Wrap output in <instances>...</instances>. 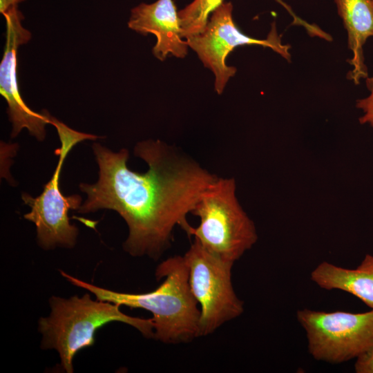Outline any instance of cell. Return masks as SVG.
<instances>
[{"instance_id":"277c9868","label":"cell","mask_w":373,"mask_h":373,"mask_svg":"<svg viewBox=\"0 0 373 373\" xmlns=\"http://www.w3.org/2000/svg\"><path fill=\"white\" fill-rule=\"evenodd\" d=\"M191 213L197 227L186 233L222 259L234 263L258 240L254 222L240 204L233 178L216 177L202 191Z\"/></svg>"},{"instance_id":"8992f818","label":"cell","mask_w":373,"mask_h":373,"mask_svg":"<svg viewBox=\"0 0 373 373\" xmlns=\"http://www.w3.org/2000/svg\"><path fill=\"white\" fill-rule=\"evenodd\" d=\"M183 256L190 289L200 307V336H205L244 312V303L232 284L234 263L212 254L195 240Z\"/></svg>"},{"instance_id":"9c48e42d","label":"cell","mask_w":373,"mask_h":373,"mask_svg":"<svg viewBox=\"0 0 373 373\" xmlns=\"http://www.w3.org/2000/svg\"><path fill=\"white\" fill-rule=\"evenodd\" d=\"M6 20V44L0 63V93L6 99L9 121L12 123L11 137H16L23 128L39 141L46 137V124H50V114L46 110L37 113L23 100L19 88L17 54L20 46L31 39L30 32L22 25L24 19L18 6L3 14Z\"/></svg>"},{"instance_id":"6da1fadb","label":"cell","mask_w":373,"mask_h":373,"mask_svg":"<svg viewBox=\"0 0 373 373\" xmlns=\"http://www.w3.org/2000/svg\"><path fill=\"white\" fill-rule=\"evenodd\" d=\"M92 149L99 177L94 184H79L87 198L77 211H115L128 228L124 250L132 256L159 258L169 248L176 226L186 233L187 215L217 176L160 140L135 145V155L149 166L142 173L127 166L126 149L114 152L95 142Z\"/></svg>"},{"instance_id":"5bb4252c","label":"cell","mask_w":373,"mask_h":373,"mask_svg":"<svg viewBox=\"0 0 373 373\" xmlns=\"http://www.w3.org/2000/svg\"><path fill=\"white\" fill-rule=\"evenodd\" d=\"M366 85L370 94L365 98L360 99L356 102V107L362 110L363 115L359 118L361 124H368L373 126V76L367 77Z\"/></svg>"},{"instance_id":"ba28073f","label":"cell","mask_w":373,"mask_h":373,"mask_svg":"<svg viewBox=\"0 0 373 373\" xmlns=\"http://www.w3.org/2000/svg\"><path fill=\"white\" fill-rule=\"evenodd\" d=\"M204 66L215 76L214 88L221 94L228 81L234 76L236 68L227 64L228 55L236 48L245 45H260L267 47L289 60V46L281 42L276 26L267 39H258L242 33L233 19V4L224 2L210 15L204 30L198 35L186 39Z\"/></svg>"},{"instance_id":"4fadbf2b","label":"cell","mask_w":373,"mask_h":373,"mask_svg":"<svg viewBox=\"0 0 373 373\" xmlns=\"http://www.w3.org/2000/svg\"><path fill=\"white\" fill-rule=\"evenodd\" d=\"M288 11L291 9L282 0H276ZM224 0H193L180 10L179 17L182 37L186 39L200 34L206 26L211 13L224 3Z\"/></svg>"},{"instance_id":"30bf717a","label":"cell","mask_w":373,"mask_h":373,"mask_svg":"<svg viewBox=\"0 0 373 373\" xmlns=\"http://www.w3.org/2000/svg\"><path fill=\"white\" fill-rule=\"evenodd\" d=\"M178 12L173 0L142 2L131 10L128 27L143 35H155L152 52L159 60L164 61L168 55L184 58L189 46L182 37Z\"/></svg>"},{"instance_id":"2e32d148","label":"cell","mask_w":373,"mask_h":373,"mask_svg":"<svg viewBox=\"0 0 373 373\" xmlns=\"http://www.w3.org/2000/svg\"><path fill=\"white\" fill-rule=\"evenodd\" d=\"M26 0H0V12L5 13L13 6H18Z\"/></svg>"},{"instance_id":"7a4b0ae2","label":"cell","mask_w":373,"mask_h":373,"mask_svg":"<svg viewBox=\"0 0 373 373\" xmlns=\"http://www.w3.org/2000/svg\"><path fill=\"white\" fill-rule=\"evenodd\" d=\"M73 285L85 289L96 299L140 308L150 312L154 325L153 338L166 344L191 342L200 337V307L189 283V271L183 256L162 261L155 276L164 281L155 290L141 294L123 293L102 288L60 271Z\"/></svg>"},{"instance_id":"8fae6325","label":"cell","mask_w":373,"mask_h":373,"mask_svg":"<svg viewBox=\"0 0 373 373\" xmlns=\"http://www.w3.org/2000/svg\"><path fill=\"white\" fill-rule=\"evenodd\" d=\"M347 33V44L352 57V69L347 74L355 84L368 77L363 46L373 37V0H334Z\"/></svg>"},{"instance_id":"7c38bea8","label":"cell","mask_w":373,"mask_h":373,"mask_svg":"<svg viewBox=\"0 0 373 373\" xmlns=\"http://www.w3.org/2000/svg\"><path fill=\"white\" fill-rule=\"evenodd\" d=\"M319 287L351 294L373 309V255L367 254L355 269H347L324 261L311 273Z\"/></svg>"},{"instance_id":"3957f363","label":"cell","mask_w":373,"mask_h":373,"mask_svg":"<svg viewBox=\"0 0 373 373\" xmlns=\"http://www.w3.org/2000/svg\"><path fill=\"white\" fill-rule=\"evenodd\" d=\"M49 304V316L39 321L41 348L55 350L67 373L73 372V361L77 352L93 345L95 332L106 323L122 322L137 329L146 338L154 336L151 318L130 316L120 310V305L93 300L89 294L68 298L52 296Z\"/></svg>"},{"instance_id":"52a82bcc","label":"cell","mask_w":373,"mask_h":373,"mask_svg":"<svg viewBox=\"0 0 373 373\" xmlns=\"http://www.w3.org/2000/svg\"><path fill=\"white\" fill-rule=\"evenodd\" d=\"M296 318L315 360L341 363L356 358L373 346V309L351 313L303 309L297 311Z\"/></svg>"},{"instance_id":"5b68a950","label":"cell","mask_w":373,"mask_h":373,"mask_svg":"<svg viewBox=\"0 0 373 373\" xmlns=\"http://www.w3.org/2000/svg\"><path fill=\"white\" fill-rule=\"evenodd\" d=\"M50 124L57 129L61 142L60 148L55 152L59 154V161L52 178L39 196L22 193L23 201L30 207V211L23 217L35 224L37 240L43 249L72 248L76 243L78 229L70 223L68 214L70 209L78 210L82 199L77 194H62L59 187L61 169L67 154L76 144L98 137L75 131L52 115Z\"/></svg>"},{"instance_id":"9a60e30c","label":"cell","mask_w":373,"mask_h":373,"mask_svg":"<svg viewBox=\"0 0 373 373\" xmlns=\"http://www.w3.org/2000/svg\"><path fill=\"white\" fill-rule=\"evenodd\" d=\"M354 370L356 373H373V346L356 358Z\"/></svg>"}]
</instances>
